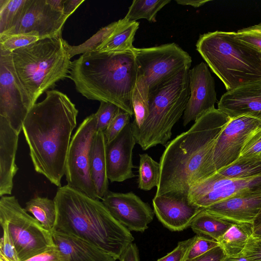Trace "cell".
<instances>
[{
  "label": "cell",
  "mask_w": 261,
  "mask_h": 261,
  "mask_svg": "<svg viewBox=\"0 0 261 261\" xmlns=\"http://www.w3.org/2000/svg\"><path fill=\"white\" fill-rule=\"evenodd\" d=\"M230 118L213 108L187 131L165 145L160 160V178L155 195L177 193L188 195L190 188L217 172L214 148Z\"/></svg>",
  "instance_id": "obj_1"
},
{
  "label": "cell",
  "mask_w": 261,
  "mask_h": 261,
  "mask_svg": "<svg viewBox=\"0 0 261 261\" xmlns=\"http://www.w3.org/2000/svg\"><path fill=\"white\" fill-rule=\"evenodd\" d=\"M78 112L65 94L47 90L45 99L30 109L23 123L22 132L35 170L58 187L65 173Z\"/></svg>",
  "instance_id": "obj_2"
},
{
  "label": "cell",
  "mask_w": 261,
  "mask_h": 261,
  "mask_svg": "<svg viewBox=\"0 0 261 261\" xmlns=\"http://www.w3.org/2000/svg\"><path fill=\"white\" fill-rule=\"evenodd\" d=\"M54 200L57 219L53 231L85 240L116 260L134 240L99 199L66 185L58 188Z\"/></svg>",
  "instance_id": "obj_3"
},
{
  "label": "cell",
  "mask_w": 261,
  "mask_h": 261,
  "mask_svg": "<svg viewBox=\"0 0 261 261\" xmlns=\"http://www.w3.org/2000/svg\"><path fill=\"white\" fill-rule=\"evenodd\" d=\"M68 77L86 98L111 102L134 115L132 96L138 71L132 50L87 51L71 62Z\"/></svg>",
  "instance_id": "obj_4"
},
{
  "label": "cell",
  "mask_w": 261,
  "mask_h": 261,
  "mask_svg": "<svg viewBox=\"0 0 261 261\" xmlns=\"http://www.w3.org/2000/svg\"><path fill=\"white\" fill-rule=\"evenodd\" d=\"M68 45L61 36L40 39L11 52L13 70L29 110L43 93L68 77L71 63Z\"/></svg>",
  "instance_id": "obj_5"
},
{
  "label": "cell",
  "mask_w": 261,
  "mask_h": 261,
  "mask_svg": "<svg viewBox=\"0 0 261 261\" xmlns=\"http://www.w3.org/2000/svg\"><path fill=\"white\" fill-rule=\"evenodd\" d=\"M196 46L227 91L261 81V54L239 40L235 32L200 35Z\"/></svg>",
  "instance_id": "obj_6"
},
{
  "label": "cell",
  "mask_w": 261,
  "mask_h": 261,
  "mask_svg": "<svg viewBox=\"0 0 261 261\" xmlns=\"http://www.w3.org/2000/svg\"><path fill=\"white\" fill-rule=\"evenodd\" d=\"M189 70L183 69L149 92L148 115L135 138L143 150L165 146L171 138L190 96Z\"/></svg>",
  "instance_id": "obj_7"
},
{
  "label": "cell",
  "mask_w": 261,
  "mask_h": 261,
  "mask_svg": "<svg viewBox=\"0 0 261 261\" xmlns=\"http://www.w3.org/2000/svg\"><path fill=\"white\" fill-rule=\"evenodd\" d=\"M0 223L6 226L20 261H24L54 245L53 235L20 205L14 196L0 199Z\"/></svg>",
  "instance_id": "obj_8"
},
{
  "label": "cell",
  "mask_w": 261,
  "mask_h": 261,
  "mask_svg": "<svg viewBox=\"0 0 261 261\" xmlns=\"http://www.w3.org/2000/svg\"><path fill=\"white\" fill-rule=\"evenodd\" d=\"M133 51L138 76L147 84L149 92L191 65L190 55L177 44L171 43L148 48H135Z\"/></svg>",
  "instance_id": "obj_9"
},
{
  "label": "cell",
  "mask_w": 261,
  "mask_h": 261,
  "mask_svg": "<svg viewBox=\"0 0 261 261\" xmlns=\"http://www.w3.org/2000/svg\"><path fill=\"white\" fill-rule=\"evenodd\" d=\"M96 132V117L92 114L80 124L71 138L65 173L68 186L94 199L97 198L90 177L89 160L91 143Z\"/></svg>",
  "instance_id": "obj_10"
},
{
  "label": "cell",
  "mask_w": 261,
  "mask_h": 261,
  "mask_svg": "<svg viewBox=\"0 0 261 261\" xmlns=\"http://www.w3.org/2000/svg\"><path fill=\"white\" fill-rule=\"evenodd\" d=\"M261 194V174L244 179H218L213 174L194 185L188 193L189 200L205 208L236 196Z\"/></svg>",
  "instance_id": "obj_11"
},
{
  "label": "cell",
  "mask_w": 261,
  "mask_h": 261,
  "mask_svg": "<svg viewBox=\"0 0 261 261\" xmlns=\"http://www.w3.org/2000/svg\"><path fill=\"white\" fill-rule=\"evenodd\" d=\"M68 18L54 10L47 0H27L18 21L0 36L34 33L40 39L59 37Z\"/></svg>",
  "instance_id": "obj_12"
},
{
  "label": "cell",
  "mask_w": 261,
  "mask_h": 261,
  "mask_svg": "<svg viewBox=\"0 0 261 261\" xmlns=\"http://www.w3.org/2000/svg\"><path fill=\"white\" fill-rule=\"evenodd\" d=\"M29 111L13 70L11 53L0 51V116L19 134Z\"/></svg>",
  "instance_id": "obj_13"
},
{
  "label": "cell",
  "mask_w": 261,
  "mask_h": 261,
  "mask_svg": "<svg viewBox=\"0 0 261 261\" xmlns=\"http://www.w3.org/2000/svg\"><path fill=\"white\" fill-rule=\"evenodd\" d=\"M101 201L112 216L130 231L144 232L153 220L150 205L135 193L109 191Z\"/></svg>",
  "instance_id": "obj_14"
},
{
  "label": "cell",
  "mask_w": 261,
  "mask_h": 261,
  "mask_svg": "<svg viewBox=\"0 0 261 261\" xmlns=\"http://www.w3.org/2000/svg\"><path fill=\"white\" fill-rule=\"evenodd\" d=\"M261 127V121L249 116L231 119L215 144L214 161L217 171L238 160L246 140Z\"/></svg>",
  "instance_id": "obj_15"
},
{
  "label": "cell",
  "mask_w": 261,
  "mask_h": 261,
  "mask_svg": "<svg viewBox=\"0 0 261 261\" xmlns=\"http://www.w3.org/2000/svg\"><path fill=\"white\" fill-rule=\"evenodd\" d=\"M152 205L159 221L172 231H180L190 226L203 209L191 202L188 195L177 193L155 195Z\"/></svg>",
  "instance_id": "obj_16"
},
{
  "label": "cell",
  "mask_w": 261,
  "mask_h": 261,
  "mask_svg": "<svg viewBox=\"0 0 261 261\" xmlns=\"http://www.w3.org/2000/svg\"><path fill=\"white\" fill-rule=\"evenodd\" d=\"M189 83L190 96L183 115L185 126L215 108L217 101L215 81L205 63L189 70Z\"/></svg>",
  "instance_id": "obj_17"
},
{
  "label": "cell",
  "mask_w": 261,
  "mask_h": 261,
  "mask_svg": "<svg viewBox=\"0 0 261 261\" xmlns=\"http://www.w3.org/2000/svg\"><path fill=\"white\" fill-rule=\"evenodd\" d=\"M136 143L129 122L114 140L106 144L107 176L111 182H122L135 176L133 150Z\"/></svg>",
  "instance_id": "obj_18"
},
{
  "label": "cell",
  "mask_w": 261,
  "mask_h": 261,
  "mask_svg": "<svg viewBox=\"0 0 261 261\" xmlns=\"http://www.w3.org/2000/svg\"><path fill=\"white\" fill-rule=\"evenodd\" d=\"M218 109L231 119L245 116L261 121V81L227 91Z\"/></svg>",
  "instance_id": "obj_19"
},
{
  "label": "cell",
  "mask_w": 261,
  "mask_h": 261,
  "mask_svg": "<svg viewBox=\"0 0 261 261\" xmlns=\"http://www.w3.org/2000/svg\"><path fill=\"white\" fill-rule=\"evenodd\" d=\"M204 209L234 223L253 224L261 209V194L231 197Z\"/></svg>",
  "instance_id": "obj_20"
},
{
  "label": "cell",
  "mask_w": 261,
  "mask_h": 261,
  "mask_svg": "<svg viewBox=\"0 0 261 261\" xmlns=\"http://www.w3.org/2000/svg\"><path fill=\"white\" fill-rule=\"evenodd\" d=\"M19 134L0 116V196L11 195L13 178L18 168L15 164Z\"/></svg>",
  "instance_id": "obj_21"
},
{
  "label": "cell",
  "mask_w": 261,
  "mask_h": 261,
  "mask_svg": "<svg viewBox=\"0 0 261 261\" xmlns=\"http://www.w3.org/2000/svg\"><path fill=\"white\" fill-rule=\"evenodd\" d=\"M54 243L69 261H116V259L97 247L77 237L52 232Z\"/></svg>",
  "instance_id": "obj_22"
},
{
  "label": "cell",
  "mask_w": 261,
  "mask_h": 261,
  "mask_svg": "<svg viewBox=\"0 0 261 261\" xmlns=\"http://www.w3.org/2000/svg\"><path fill=\"white\" fill-rule=\"evenodd\" d=\"M106 146L103 132L97 130L90 147L89 167L91 179L98 199H102L109 191Z\"/></svg>",
  "instance_id": "obj_23"
},
{
  "label": "cell",
  "mask_w": 261,
  "mask_h": 261,
  "mask_svg": "<svg viewBox=\"0 0 261 261\" xmlns=\"http://www.w3.org/2000/svg\"><path fill=\"white\" fill-rule=\"evenodd\" d=\"M111 35L94 50L101 53H122L132 50L135 34L139 22L129 21L124 18L118 21Z\"/></svg>",
  "instance_id": "obj_24"
},
{
  "label": "cell",
  "mask_w": 261,
  "mask_h": 261,
  "mask_svg": "<svg viewBox=\"0 0 261 261\" xmlns=\"http://www.w3.org/2000/svg\"><path fill=\"white\" fill-rule=\"evenodd\" d=\"M233 223L213 215L203 208L194 219L190 227L196 234L210 237L219 242Z\"/></svg>",
  "instance_id": "obj_25"
},
{
  "label": "cell",
  "mask_w": 261,
  "mask_h": 261,
  "mask_svg": "<svg viewBox=\"0 0 261 261\" xmlns=\"http://www.w3.org/2000/svg\"><path fill=\"white\" fill-rule=\"evenodd\" d=\"M253 232L252 224L233 223L219 243L226 256L238 255L242 253Z\"/></svg>",
  "instance_id": "obj_26"
},
{
  "label": "cell",
  "mask_w": 261,
  "mask_h": 261,
  "mask_svg": "<svg viewBox=\"0 0 261 261\" xmlns=\"http://www.w3.org/2000/svg\"><path fill=\"white\" fill-rule=\"evenodd\" d=\"M149 88L144 80L138 76L132 96L134 120L132 123V131L135 138L138 134L149 113Z\"/></svg>",
  "instance_id": "obj_27"
},
{
  "label": "cell",
  "mask_w": 261,
  "mask_h": 261,
  "mask_svg": "<svg viewBox=\"0 0 261 261\" xmlns=\"http://www.w3.org/2000/svg\"><path fill=\"white\" fill-rule=\"evenodd\" d=\"M24 210L31 213L43 227L52 233L57 219V208L54 200L36 197L25 204Z\"/></svg>",
  "instance_id": "obj_28"
},
{
  "label": "cell",
  "mask_w": 261,
  "mask_h": 261,
  "mask_svg": "<svg viewBox=\"0 0 261 261\" xmlns=\"http://www.w3.org/2000/svg\"><path fill=\"white\" fill-rule=\"evenodd\" d=\"M261 174V159H238L231 164L218 170L213 175L218 179H238Z\"/></svg>",
  "instance_id": "obj_29"
},
{
  "label": "cell",
  "mask_w": 261,
  "mask_h": 261,
  "mask_svg": "<svg viewBox=\"0 0 261 261\" xmlns=\"http://www.w3.org/2000/svg\"><path fill=\"white\" fill-rule=\"evenodd\" d=\"M170 0H134L124 17L129 21L146 19L149 22H156L158 12Z\"/></svg>",
  "instance_id": "obj_30"
},
{
  "label": "cell",
  "mask_w": 261,
  "mask_h": 261,
  "mask_svg": "<svg viewBox=\"0 0 261 261\" xmlns=\"http://www.w3.org/2000/svg\"><path fill=\"white\" fill-rule=\"evenodd\" d=\"M138 188L149 191L158 187L160 178V164L147 153L139 154Z\"/></svg>",
  "instance_id": "obj_31"
},
{
  "label": "cell",
  "mask_w": 261,
  "mask_h": 261,
  "mask_svg": "<svg viewBox=\"0 0 261 261\" xmlns=\"http://www.w3.org/2000/svg\"><path fill=\"white\" fill-rule=\"evenodd\" d=\"M27 0H0V35L13 28L19 20Z\"/></svg>",
  "instance_id": "obj_32"
},
{
  "label": "cell",
  "mask_w": 261,
  "mask_h": 261,
  "mask_svg": "<svg viewBox=\"0 0 261 261\" xmlns=\"http://www.w3.org/2000/svg\"><path fill=\"white\" fill-rule=\"evenodd\" d=\"M118 21L113 22L100 29L96 34L85 42L77 46L68 45V51L71 58L76 55L94 50L102 44L113 33L118 25Z\"/></svg>",
  "instance_id": "obj_33"
},
{
  "label": "cell",
  "mask_w": 261,
  "mask_h": 261,
  "mask_svg": "<svg viewBox=\"0 0 261 261\" xmlns=\"http://www.w3.org/2000/svg\"><path fill=\"white\" fill-rule=\"evenodd\" d=\"M39 40V35L34 33L0 36V51L11 53Z\"/></svg>",
  "instance_id": "obj_34"
},
{
  "label": "cell",
  "mask_w": 261,
  "mask_h": 261,
  "mask_svg": "<svg viewBox=\"0 0 261 261\" xmlns=\"http://www.w3.org/2000/svg\"><path fill=\"white\" fill-rule=\"evenodd\" d=\"M235 35L241 42L261 53V22L239 30Z\"/></svg>",
  "instance_id": "obj_35"
},
{
  "label": "cell",
  "mask_w": 261,
  "mask_h": 261,
  "mask_svg": "<svg viewBox=\"0 0 261 261\" xmlns=\"http://www.w3.org/2000/svg\"><path fill=\"white\" fill-rule=\"evenodd\" d=\"M131 116L120 108L113 118L107 129L103 132L106 143L114 140L123 128L130 122Z\"/></svg>",
  "instance_id": "obj_36"
},
{
  "label": "cell",
  "mask_w": 261,
  "mask_h": 261,
  "mask_svg": "<svg viewBox=\"0 0 261 261\" xmlns=\"http://www.w3.org/2000/svg\"><path fill=\"white\" fill-rule=\"evenodd\" d=\"M219 245V243L212 238L197 234L196 240L189 249L184 261L199 256Z\"/></svg>",
  "instance_id": "obj_37"
},
{
  "label": "cell",
  "mask_w": 261,
  "mask_h": 261,
  "mask_svg": "<svg viewBox=\"0 0 261 261\" xmlns=\"http://www.w3.org/2000/svg\"><path fill=\"white\" fill-rule=\"evenodd\" d=\"M120 108L109 102H100L97 112L94 113L96 119L97 130L104 132Z\"/></svg>",
  "instance_id": "obj_38"
},
{
  "label": "cell",
  "mask_w": 261,
  "mask_h": 261,
  "mask_svg": "<svg viewBox=\"0 0 261 261\" xmlns=\"http://www.w3.org/2000/svg\"><path fill=\"white\" fill-rule=\"evenodd\" d=\"M261 154V127L252 133L246 140L238 159L259 157Z\"/></svg>",
  "instance_id": "obj_39"
},
{
  "label": "cell",
  "mask_w": 261,
  "mask_h": 261,
  "mask_svg": "<svg viewBox=\"0 0 261 261\" xmlns=\"http://www.w3.org/2000/svg\"><path fill=\"white\" fill-rule=\"evenodd\" d=\"M196 238L197 234L186 240L178 242L177 246L171 252L158 259L157 261H184Z\"/></svg>",
  "instance_id": "obj_40"
},
{
  "label": "cell",
  "mask_w": 261,
  "mask_h": 261,
  "mask_svg": "<svg viewBox=\"0 0 261 261\" xmlns=\"http://www.w3.org/2000/svg\"><path fill=\"white\" fill-rule=\"evenodd\" d=\"M3 236L0 241V252L10 261H20L14 243L4 224H1Z\"/></svg>",
  "instance_id": "obj_41"
},
{
  "label": "cell",
  "mask_w": 261,
  "mask_h": 261,
  "mask_svg": "<svg viewBox=\"0 0 261 261\" xmlns=\"http://www.w3.org/2000/svg\"><path fill=\"white\" fill-rule=\"evenodd\" d=\"M24 261H69L67 257L55 244L43 252Z\"/></svg>",
  "instance_id": "obj_42"
},
{
  "label": "cell",
  "mask_w": 261,
  "mask_h": 261,
  "mask_svg": "<svg viewBox=\"0 0 261 261\" xmlns=\"http://www.w3.org/2000/svg\"><path fill=\"white\" fill-rule=\"evenodd\" d=\"M241 253L252 261H261V237L251 236Z\"/></svg>",
  "instance_id": "obj_43"
},
{
  "label": "cell",
  "mask_w": 261,
  "mask_h": 261,
  "mask_svg": "<svg viewBox=\"0 0 261 261\" xmlns=\"http://www.w3.org/2000/svg\"><path fill=\"white\" fill-rule=\"evenodd\" d=\"M225 256L224 251L219 245L199 256L187 261H222Z\"/></svg>",
  "instance_id": "obj_44"
},
{
  "label": "cell",
  "mask_w": 261,
  "mask_h": 261,
  "mask_svg": "<svg viewBox=\"0 0 261 261\" xmlns=\"http://www.w3.org/2000/svg\"><path fill=\"white\" fill-rule=\"evenodd\" d=\"M119 260L120 261H140L139 250L135 243H131L124 251Z\"/></svg>",
  "instance_id": "obj_45"
},
{
  "label": "cell",
  "mask_w": 261,
  "mask_h": 261,
  "mask_svg": "<svg viewBox=\"0 0 261 261\" xmlns=\"http://www.w3.org/2000/svg\"><path fill=\"white\" fill-rule=\"evenodd\" d=\"M84 1V0H65L64 14L69 17Z\"/></svg>",
  "instance_id": "obj_46"
},
{
  "label": "cell",
  "mask_w": 261,
  "mask_h": 261,
  "mask_svg": "<svg viewBox=\"0 0 261 261\" xmlns=\"http://www.w3.org/2000/svg\"><path fill=\"white\" fill-rule=\"evenodd\" d=\"M211 1V0H200V1H191V0H176L175 2L181 5H190L194 8H198L205 3Z\"/></svg>",
  "instance_id": "obj_47"
},
{
  "label": "cell",
  "mask_w": 261,
  "mask_h": 261,
  "mask_svg": "<svg viewBox=\"0 0 261 261\" xmlns=\"http://www.w3.org/2000/svg\"><path fill=\"white\" fill-rule=\"evenodd\" d=\"M51 7L55 10L63 13L65 0H47Z\"/></svg>",
  "instance_id": "obj_48"
},
{
  "label": "cell",
  "mask_w": 261,
  "mask_h": 261,
  "mask_svg": "<svg viewBox=\"0 0 261 261\" xmlns=\"http://www.w3.org/2000/svg\"><path fill=\"white\" fill-rule=\"evenodd\" d=\"M222 261H252L241 253L236 255L225 256Z\"/></svg>",
  "instance_id": "obj_49"
},
{
  "label": "cell",
  "mask_w": 261,
  "mask_h": 261,
  "mask_svg": "<svg viewBox=\"0 0 261 261\" xmlns=\"http://www.w3.org/2000/svg\"><path fill=\"white\" fill-rule=\"evenodd\" d=\"M253 229L261 225V209L253 224Z\"/></svg>",
  "instance_id": "obj_50"
},
{
  "label": "cell",
  "mask_w": 261,
  "mask_h": 261,
  "mask_svg": "<svg viewBox=\"0 0 261 261\" xmlns=\"http://www.w3.org/2000/svg\"><path fill=\"white\" fill-rule=\"evenodd\" d=\"M252 236L254 237H261V225L253 229Z\"/></svg>",
  "instance_id": "obj_51"
},
{
  "label": "cell",
  "mask_w": 261,
  "mask_h": 261,
  "mask_svg": "<svg viewBox=\"0 0 261 261\" xmlns=\"http://www.w3.org/2000/svg\"><path fill=\"white\" fill-rule=\"evenodd\" d=\"M0 261H10L2 252H0Z\"/></svg>",
  "instance_id": "obj_52"
},
{
  "label": "cell",
  "mask_w": 261,
  "mask_h": 261,
  "mask_svg": "<svg viewBox=\"0 0 261 261\" xmlns=\"http://www.w3.org/2000/svg\"><path fill=\"white\" fill-rule=\"evenodd\" d=\"M259 157L261 159V154L259 155Z\"/></svg>",
  "instance_id": "obj_53"
},
{
  "label": "cell",
  "mask_w": 261,
  "mask_h": 261,
  "mask_svg": "<svg viewBox=\"0 0 261 261\" xmlns=\"http://www.w3.org/2000/svg\"><path fill=\"white\" fill-rule=\"evenodd\" d=\"M261 54V53H260Z\"/></svg>",
  "instance_id": "obj_54"
}]
</instances>
